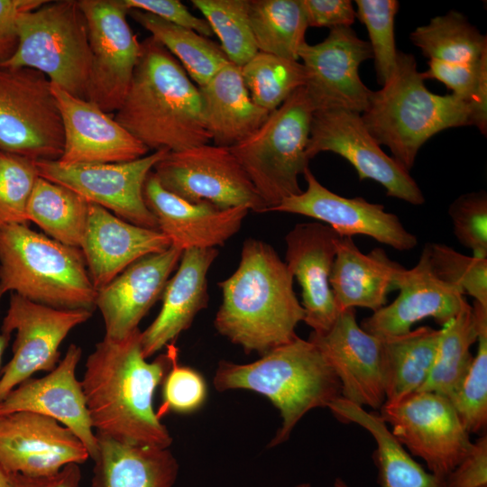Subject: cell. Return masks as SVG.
<instances>
[{"label": "cell", "mask_w": 487, "mask_h": 487, "mask_svg": "<svg viewBox=\"0 0 487 487\" xmlns=\"http://www.w3.org/2000/svg\"><path fill=\"white\" fill-rule=\"evenodd\" d=\"M138 328L126 337H104L86 362L81 382L96 434L116 441L169 448L172 437L153 409V395L171 366L167 354L148 362Z\"/></svg>", "instance_id": "6da1fadb"}, {"label": "cell", "mask_w": 487, "mask_h": 487, "mask_svg": "<svg viewBox=\"0 0 487 487\" xmlns=\"http://www.w3.org/2000/svg\"><path fill=\"white\" fill-rule=\"evenodd\" d=\"M293 276L269 244L246 239L234 272L218 283L222 303L214 326L246 353L261 355L290 342L304 320Z\"/></svg>", "instance_id": "7a4b0ae2"}, {"label": "cell", "mask_w": 487, "mask_h": 487, "mask_svg": "<svg viewBox=\"0 0 487 487\" xmlns=\"http://www.w3.org/2000/svg\"><path fill=\"white\" fill-rule=\"evenodd\" d=\"M115 119L149 150L209 143L200 90L156 39L141 41L133 78Z\"/></svg>", "instance_id": "3957f363"}, {"label": "cell", "mask_w": 487, "mask_h": 487, "mask_svg": "<svg viewBox=\"0 0 487 487\" xmlns=\"http://www.w3.org/2000/svg\"><path fill=\"white\" fill-rule=\"evenodd\" d=\"M213 384L219 391H253L272 402L282 422L270 447L287 441L309 410L327 408L341 397V383L328 362L314 344L299 336L250 363L220 361Z\"/></svg>", "instance_id": "277c9868"}, {"label": "cell", "mask_w": 487, "mask_h": 487, "mask_svg": "<svg viewBox=\"0 0 487 487\" xmlns=\"http://www.w3.org/2000/svg\"><path fill=\"white\" fill-rule=\"evenodd\" d=\"M412 54L398 51L395 69L378 91H372L362 120L380 145L409 172L421 146L437 133L470 124L469 107L453 94L430 92Z\"/></svg>", "instance_id": "5b68a950"}, {"label": "cell", "mask_w": 487, "mask_h": 487, "mask_svg": "<svg viewBox=\"0 0 487 487\" xmlns=\"http://www.w3.org/2000/svg\"><path fill=\"white\" fill-rule=\"evenodd\" d=\"M0 288L54 308H96V289L80 248L59 243L27 225L0 228Z\"/></svg>", "instance_id": "8992f818"}, {"label": "cell", "mask_w": 487, "mask_h": 487, "mask_svg": "<svg viewBox=\"0 0 487 487\" xmlns=\"http://www.w3.org/2000/svg\"><path fill=\"white\" fill-rule=\"evenodd\" d=\"M314 106L305 87L293 92L265 122L228 147L267 207L302 192L299 176L308 168L307 147Z\"/></svg>", "instance_id": "52a82bcc"}, {"label": "cell", "mask_w": 487, "mask_h": 487, "mask_svg": "<svg viewBox=\"0 0 487 487\" xmlns=\"http://www.w3.org/2000/svg\"><path fill=\"white\" fill-rule=\"evenodd\" d=\"M16 26L17 49L0 65L36 69L69 94L86 99L91 52L78 0L47 1L20 14Z\"/></svg>", "instance_id": "ba28073f"}, {"label": "cell", "mask_w": 487, "mask_h": 487, "mask_svg": "<svg viewBox=\"0 0 487 487\" xmlns=\"http://www.w3.org/2000/svg\"><path fill=\"white\" fill-rule=\"evenodd\" d=\"M63 147L50 79L33 69L0 65V151L36 161H59Z\"/></svg>", "instance_id": "9c48e42d"}, {"label": "cell", "mask_w": 487, "mask_h": 487, "mask_svg": "<svg viewBox=\"0 0 487 487\" xmlns=\"http://www.w3.org/2000/svg\"><path fill=\"white\" fill-rule=\"evenodd\" d=\"M161 185L192 203L227 209L245 207L266 213L267 207L228 147L209 143L168 152L153 168Z\"/></svg>", "instance_id": "30bf717a"}, {"label": "cell", "mask_w": 487, "mask_h": 487, "mask_svg": "<svg viewBox=\"0 0 487 487\" xmlns=\"http://www.w3.org/2000/svg\"><path fill=\"white\" fill-rule=\"evenodd\" d=\"M380 410L393 436L437 476L446 478L472 448L470 434L445 396L417 391Z\"/></svg>", "instance_id": "8fae6325"}, {"label": "cell", "mask_w": 487, "mask_h": 487, "mask_svg": "<svg viewBox=\"0 0 487 487\" xmlns=\"http://www.w3.org/2000/svg\"><path fill=\"white\" fill-rule=\"evenodd\" d=\"M92 311L60 309L11 293L1 332L15 333L13 356L0 372V401L38 372H51L60 362V346L69 333L87 321Z\"/></svg>", "instance_id": "7c38bea8"}, {"label": "cell", "mask_w": 487, "mask_h": 487, "mask_svg": "<svg viewBox=\"0 0 487 487\" xmlns=\"http://www.w3.org/2000/svg\"><path fill=\"white\" fill-rule=\"evenodd\" d=\"M322 152H331L348 161L360 180L369 179L380 183L386 194L411 205L425 202L418 183L366 129L361 114L331 108L315 110L311 119L307 147L308 159Z\"/></svg>", "instance_id": "4fadbf2b"}, {"label": "cell", "mask_w": 487, "mask_h": 487, "mask_svg": "<svg viewBox=\"0 0 487 487\" xmlns=\"http://www.w3.org/2000/svg\"><path fill=\"white\" fill-rule=\"evenodd\" d=\"M167 152L155 151L137 160L117 163L63 164L59 161H38L36 165L40 177L75 191L126 222L158 230L156 218L144 202L143 185Z\"/></svg>", "instance_id": "5bb4252c"}, {"label": "cell", "mask_w": 487, "mask_h": 487, "mask_svg": "<svg viewBox=\"0 0 487 487\" xmlns=\"http://www.w3.org/2000/svg\"><path fill=\"white\" fill-rule=\"evenodd\" d=\"M91 52L86 99L106 114L121 106L136 66L141 42L132 32L123 0H78Z\"/></svg>", "instance_id": "9a60e30c"}, {"label": "cell", "mask_w": 487, "mask_h": 487, "mask_svg": "<svg viewBox=\"0 0 487 487\" xmlns=\"http://www.w3.org/2000/svg\"><path fill=\"white\" fill-rule=\"evenodd\" d=\"M299 58L307 71L305 88L315 110L339 108L362 114L372 91L361 80L359 67L372 58L368 41L351 27L330 29L317 44L305 43Z\"/></svg>", "instance_id": "2e32d148"}, {"label": "cell", "mask_w": 487, "mask_h": 487, "mask_svg": "<svg viewBox=\"0 0 487 487\" xmlns=\"http://www.w3.org/2000/svg\"><path fill=\"white\" fill-rule=\"evenodd\" d=\"M308 340L334 370L343 399L363 408H381L385 403L382 340L359 326L355 308L340 311L328 330L312 331Z\"/></svg>", "instance_id": "e0dca14e"}, {"label": "cell", "mask_w": 487, "mask_h": 487, "mask_svg": "<svg viewBox=\"0 0 487 487\" xmlns=\"http://www.w3.org/2000/svg\"><path fill=\"white\" fill-rule=\"evenodd\" d=\"M307 189L282 200L270 211L301 215L327 224L340 236L362 234L398 251L416 247L418 239L383 205L363 198H345L324 187L309 168L303 174ZM269 211V212H270Z\"/></svg>", "instance_id": "ac0fdd59"}, {"label": "cell", "mask_w": 487, "mask_h": 487, "mask_svg": "<svg viewBox=\"0 0 487 487\" xmlns=\"http://www.w3.org/2000/svg\"><path fill=\"white\" fill-rule=\"evenodd\" d=\"M88 458L80 439L50 417L29 411L0 415V465L7 473L50 476Z\"/></svg>", "instance_id": "d6986e66"}, {"label": "cell", "mask_w": 487, "mask_h": 487, "mask_svg": "<svg viewBox=\"0 0 487 487\" xmlns=\"http://www.w3.org/2000/svg\"><path fill=\"white\" fill-rule=\"evenodd\" d=\"M396 289L400 293L392 303L362 321L364 331L380 338L397 336L427 317L444 326L468 303L460 290L435 275L426 244L417 265L400 272Z\"/></svg>", "instance_id": "ffe728a7"}, {"label": "cell", "mask_w": 487, "mask_h": 487, "mask_svg": "<svg viewBox=\"0 0 487 487\" xmlns=\"http://www.w3.org/2000/svg\"><path fill=\"white\" fill-rule=\"evenodd\" d=\"M81 348L71 344L57 366L41 378H30L0 401V415L29 411L50 417L69 428L83 443L89 457L97 453L81 382L76 377Z\"/></svg>", "instance_id": "44dd1931"}, {"label": "cell", "mask_w": 487, "mask_h": 487, "mask_svg": "<svg viewBox=\"0 0 487 487\" xmlns=\"http://www.w3.org/2000/svg\"><path fill=\"white\" fill-rule=\"evenodd\" d=\"M51 90L64 132L63 153L60 162L117 163L147 155L150 150L110 114L87 99L69 94L56 84L51 83Z\"/></svg>", "instance_id": "7402d4cb"}, {"label": "cell", "mask_w": 487, "mask_h": 487, "mask_svg": "<svg viewBox=\"0 0 487 487\" xmlns=\"http://www.w3.org/2000/svg\"><path fill=\"white\" fill-rule=\"evenodd\" d=\"M182 253L170 245L145 255L96 290V308L104 320V337L120 340L139 328L140 321L161 298Z\"/></svg>", "instance_id": "603a6c76"}, {"label": "cell", "mask_w": 487, "mask_h": 487, "mask_svg": "<svg viewBox=\"0 0 487 487\" xmlns=\"http://www.w3.org/2000/svg\"><path fill=\"white\" fill-rule=\"evenodd\" d=\"M339 236L319 222L298 224L285 236V263L301 288L303 321L315 333L328 330L340 312L329 283Z\"/></svg>", "instance_id": "cb8c5ba5"}, {"label": "cell", "mask_w": 487, "mask_h": 487, "mask_svg": "<svg viewBox=\"0 0 487 487\" xmlns=\"http://www.w3.org/2000/svg\"><path fill=\"white\" fill-rule=\"evenodd\" d=\"M143 198L158 230L182 252L224 245L240 230L250 211L245 207L222 209L207 202L187 201L166 190L153 170L144 182Z\"/></svg>", "instance_id": "d4e9b609"}, {"label": "cell", "mask_w": 487, "mask_h": 487, "mask_svg": "<svg viewBox=\"0 0 487 487\" xmlns=\"http://www.w3.org/2000/svg\"><path fill=\"white\" fill-rule=\"evenodd\" d=\"M170 247L159 230L131 224L90 203L80 245L88 274L100 289L138 259Z\"/></svg>", "instance_id": "484cf974"}, {"label": "cell", "mask_w": 487, "mask_h": 487, "mask_svg": "<svg viewBox=\"0 0 487 487\" xmlns=\"http://www.w3.org/2000/svg\"><path fill=\"white\" fill-rule=\"evenodd\" d=\"M217 255L216 248L183 251L177 271L169 279L162 292L160 313L141 332V345L146 359L175 342L191 326L197 314L207 308V276Z\"/></svg>", "instance_id": "4316f807"}, {"label": "cell", "mask_w": 487, "mask_h": 487, "mask_svg": "<svg viewBox=\"0 0 487 487\" xmlns=\"http://www.w3.org/2000/svg\"><path fill=\"white\" fill-rule=\"evenodd\" d=\"M329 283L339 311L364 308L373 312L386 306L404 268L381 248L362 253L352 237L339 236Z\"/></svg>", "instance_id": "83f0119b"}, {"label": "cell", "mask_w": 487, "mask_h": 487, "mask_svg": "<svg viewBox=\"0 0 487 487\" xmlns=\"http://www.w3.org/2000/svg\"><path fill=\"white\" fill-rule=\"evenodd\" d=\"M207 128L215 145L231 147L256 131L271 113L252 99L241 67L229 62L203 87Z\"/></svg>", "instance_id": "f1b7e54d"}, {"label": "cell", "mask_w": 487, "mask_h": 487, "mask_svg": "<svg viewBox=\"0 0 487 487\" xmlns=\"http://www.w3.org/2000/svg\"><path fill=\"white\" fill-rule=\"evenodd\" d=\"M92 487H172L179 464L169 448L122 443L96 434Z\"/></svg>", "instance_id": "f546056e"}, {"label": "cell", "mask_w": 487, "mask_h": 487, "mask_svg": "<svg viewBox=\"0 0 487 487\" xmlns=\"http://www.w3.org/2000/svg\"><path fill=\"white\" fill-rule=\"evenodd\" d=\"M327 408L339 421L355 423L372 436L376 443L373 461L378 468L381 487H448L446 478L427 472L411 457L379 415L368 412L342 397ZM333 487L351 486L338 477Z\"/></svg>", "instance_id": "4dcf8cb0"}, {"label": "cell", "mask_w": 487, "mask_h": 487, "mask_svg": "<svg viewBox=\"0 0 487 487\" xmlns=\"http://www.w3.org/2000/svg\"><path fill=\"white\" fill-rule=\"evenodd\" d=\"M440 333V329L423 326L381 338L385 403H397L419 391L434 364Z\"/></svg>", "instance_id": "1f68e13d"}, {"label": "cell", "mask_w": 487, "mask_h": 487, "mask_svg": "<svg viewBox=\"0 0 487 487\" xmlns=\"http://www.w3.org/2000/svg\"><path fill=\"white\" fill-rule=\"evenodd\" d=\"M89 204L75 191L39 176L28 202L27 216L53 240L80 248Z\"/></svg>", "instance_id": "d6a6232c"}, {"label": "cell", "mask_w": 487, "mask_h": 487, "mask_svg": "<svg viewBox=\"0 0 487 487\" xmlns=\"http://www.w3.org/2000/svg\"><path fill=\"white\" fill-rule=\"evenodd\" d=\"M128 14L178 60L198 87L230 62L219 45L193 30L140 10Z\"/></svg>", "instance_id": "836d02e7"}, {"label": "cell", "mask_w": 487, "mask_h": 487, "mask_svg": "<svg viewBox=\"0 0 487 487\" xmlns=\"http://www.w3.org/2000/svg\"><path fill=\"white\" fill-rule=\"evenodd\" d=\"M249 20L258 51L299 60L308 27L302 0H249Z\"/></svg>", "instance_id": "e575fe53"}, {"label": "cell", "mask_w": 487, "mask_h": 487, "mask_svg": "<svg viewBox=\"0 0 487 487\" xmlns=\"http://www.w3.org/2000/svg\"><path fill=\"white\" fill-rule=\"evenodd\" d=\"M440 330L434 364L418 391H431L450 399L462 384L473 358L470 347L477 342L479 326L473 307L467 303Z\"/></svg>", "instance_id": "d590c367"}, {"label": "cell", "mask_w": 487, "mask_h": 487, "mask_svg": "<svg viewBox=\"0 0 487 487\" xmlns=\"http://www.w3.org/2000/svg\"><path fill=\"white\" fill-rule=\"evenodd\" d=\"M410 41L429 60L475 64L487 55V37L460 12L431 18L410 33Z\"/></svg>", "instance_id": "8d00e7d4"}, {"label": "cell", "mask_w": 487, "mask_h": 487, "mask_svg": "<svg viewBox=\"0 0 487 487\" xmlns=\"http://www.w3.org/2000/svg\"><path fill=\"white\" fill-rule=\"evenodd\" d=\"M241 71L253 101L269 113L307 83L301 62L261 51L242 66Z\"/></svg>", "instance_id": "74e56055"}, {"label": "cell", "mask_w": 487, "mask_h": 487, "mask_svg": "<svg viewBox=\"0 0 487 487\" xmlns=\"http://www.w3.org/2000/svg\"><path fill=\"white\" fill-rule=\"evenodd\" d=\"M230 62L242 67L257 52L249 20V0H192Z\"/></svg>", "instance_id": "f35d334b"}, {"label": "cell", "mask_w": 487, "mask_h": 487, "mask_svg": "<svg viewBox=\"0 0 487 487\" xmlns=\"http://www.w3.org/2000/svg\"><path fill=\"white\" fill-rule=\"evenodd\" d=\"M478 321L477 353L459 389L449 399L469 434L485 432L487 427V308L473 300Z\"/></svg>", "instance_id": "ab89813d"}, {"label": "cell", "mask_w": 487, "mask_h": 487, "mask_svg": "<svg viewBox=\"0 0 487 487\" xmlns=\"http://www.w3.org/2000/svg\"><path fill=\"white\" fill-rule=\"evenodd\" d=\"M424 79L434 78L452 90L469 107L470 123L487 134V55L475 64H460L429 60Z\"/></svg>", "instance_id": "60d3db41"}, {"label": "cell", "mask_w": 487, "mask_h": 487, "mask_svg": "<svg viewBox=\"0 0 487 487\" xmlns=\"http://www.w3.org/2000/svg\"><path fill=\"white\" fill-rule=\"evenodd\" d=\"M354 3L356 18L365 25L369 34L377 81L383 86L396 67L394 21L400 4L397 0H356Z\"/></svg>", "instance_id": "b9f144b4"}, {"label": "cell", "mask_w": 487, "mask_h": 487, "mask_svg": "<svg viewBox=\"0 0 487 487\" xmlns=\"http://www.w3.org/2000/svg\"><path fill=\"white\" fill-rule=\"evenodd\" d=\"M38 177L36 161L0 151V228L29 225L27 206Z\"/></svg>", "instance_id": "7bdbcfd3"}, {"label": "cell", "mask_w": 487, "mask_h": 487, "mask_svg": "<svg viewBox=\"0 0 487 487\" xmlns=\"http://www.w3.org/2000/svg\"><path fill=\"white\" fill-rule=\"evenodd\" d=\"M435 275L487 308V258L470 257L443 244H426Z\"/></svg>", "instance_id": "ee69618b"}, {"label": "cell", "mask_w": 487, "mask_h": 487, "mask_svg": "<svg viewBox=\"0 0 487 487\" xmlns=\"http://www.w3.org/2000/svg\"><path fill=\"white\" fill-rule=\"evenodd\" d=\"M174 343L167 345L171 366L162 381V402L156 412L160 419L169 412L193 413L204 405L207 397L203 375L191 367L179 364Z\"/></svg>", "instance_id": "f6af8a7d"}, {"label": "cell", "mask_w": 487, "mask_h": 487, "mask_svg": "<svg viewBox=\"0 0 487 487\" xmlns=\"http://www.w3.org/2000/svg\"><path fill=\"white\" fill-rule=\"evenodd\" d=\"M458 242L473 251V256L487 258V193L473 191L458 197L448 208Z\"/></svg>", "instance_id": "bcb514c9"}, {"label": "cell", "mask_w": 487, "mask_h": 487, "mask_svg": "<svg viewBox=\"0 0 487 487\" xmlns=\"http://www.w3.org/2000/svg\"><path fill=\"white\" fill-rule=\"evenodd\" d=\"M128 10H140L157 16L168 23L188 28L205 36L214 33L205 18L193 15L178 0H123Z\"/></svg>", "instance_id": "7dc6e473"}, {"label": "cell", "mask_w": 487, "mask_h": 487, "mask_svg": "<svg viewBox=\"0 0 487 487\" xmlns=\"http://www.w3.org/2000/svg\"><path fill=\"white\" fill-rule=\"evenodd\" d=\"M448 487L487 486V436L474 443L466 456L446 478Z\"/></svg>", "instance_id": "c3c4849f"}, {"label": "cell", "mask_w": 487, "mask_h": 487, "mask_svg": "<svg viewBox=\"0 0 487 487\" xmlns=\"http://www.w3.org/2000/svg\"><path fill=\"white\" fill-rule=\"evenodd\" d=\"M308 27H351L356 18L350 0H302Z\"/></svg>", "instance_id": "681fc988"}, {"label": "cell", "mask_w": 487, "mask_h": 487, "mask_svg": "<svg viewBox=\"0 0 487 487\" xmlns=\"http://www.w3.org/2000/svg\"><path fill=\"white\" fill-rule=\"evenodd\" d=\"M48 0H0V64L8 60L18 46L16 21L20 14L34 10Z\"/></svg>", "instance_id": "f907efd6"}, {"label": "cell", "mask_w": 487, "mask_h": 487, "mask_svg": "<svg viewBox=\"0 0 487 487\" xmlns=\"http://www.w3.org/2000/svg\"><path fill=\"white\" fill-rule=\"evenodd\" d=\"M81 472L78 464H70L59 473L42 477L8 473L9 487H78Z\"/></svg>", "instance_id": "816d5d0a"}, {"label": "cell", "mask_w": 487, "mask_h": 487, "mask_svg": "<svg viewBox=\"0 0 487 487\" xmlns=\"http://www.w3.org/2000/svg\"><path fill=\"white\" fill-rule=\"evenodd\" d=\"M5 294V293L4 292V290L0 288V302ZM9 339H10L9 335L0 332V365L2 362V357L8 345Z\"/></svg>", "instance_id": "f5cc1de1"}, {"label": "cell", "mask_w": 487, "mask_h": 487, "mask_svg": "<svg viewBox=\"0 0 487 487\" xmlns=\"http://www.w3.org/2000/svg\"><path fill=\"white\" fill-rule=\"evenodd\" d=\"M0 487H9L8 473L0 465Z\"/></svg>", "instance_id": "db71d44e"}, {"label": "cell", "mask_w": 487, "mask_h": 487, "mask_svg": "<svg viewBox=\"0 0 487 487\" xmlns=\"http://www.w3.org/2000/svg\"><path fill=\"white\" fill-rule=\"evenodd\" d=\"M294 487H311V484L309 482H301V483L297 484Z\"/></svg>", "instance_id": "11a10c76"}]
</instances>
